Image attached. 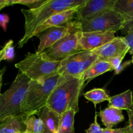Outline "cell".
<instances>
[{"label":"cell","instance_id":"obj_1","mask_svg":"<svg viewBox=\"0 0 133 133\" xmlns=\"http://www.w3.org/2000/svg\"><path fill=\"white\" fill-rule=\"evenodd\" d=\"M87 0H46L38 8L22 9L24 17V35L18 41V45L22 48L30 38L33 37L35 31L54 14L64 10L79 7Z\"/></svg>","mask_w":133,"mask_h":133},{"label":"cell","instance_id":"obj_2","mask_svg":"<svg viewBox=\"0 0 133 133\" xmlns=\"http://www.w3.org/2000/svg\"><path fill=\"white\" fill-rule=\"evenodd\" d=\"M85 85V82L81 77L61 75L46 107L59 116L70 109L78 113L79 97Z\"/></svg>","mask_w":133,"mask_h":133},{"label":"cell","instance_id":"obj_3","mask_svg":"<svg viewBox=\"0 0 133 133\" xmlns=\"http://www.w3.org/2000/svg\"><path fill=\"white\" fill-rule=\"evenodd\" d=\"M61 75H56L43 81H31L26 97L21 107V113L29 117L38 115L40 110L46 106L47 101L57 85Z\"/></svg>","mask_w":133,"mask_h":133},{"label":"cell","instance_id":"obj_4","mask_svg":"<svg viewBox=\"0 0 133 133\" xmlns=\"http://www.w3.org/2000/svg\"><path fill=\"white\" fill-rule=\"evenodd\" d=\"M61 61H53L48 58L43 52L28 53L25 58L15 64L19 71L31 81H43L59 71Z\"/></svg>","mask_w":133,"mask_h":133},{"label":"cell","instance_id":"obj_5","mask_svg":"<svg viewBox=\"0 0 133 133\" xmlns=\"http://www.w3.org/2000/svg\"><path fill=\"white\" fill-rule=\"evenodd\" d=\"M30 79L18 71L11 85L0 94V122L21 113V107L26 97Z\"/></svg>","mask_w":133,"mask_h":133},{"label":"cell","instance_id":"obj_6","mask_svg":"<svg viewBox=\"0 0 133 133\" xmlns=\"http://www.w3.org/2000/svg\"><path fill=\"white\" fill-rule=\"evenodd\" d=\"M82 32H115L123 29L126 20L113 9L106 10L95 18L80 21Z\"/></svg>","mask_w":133,"mask_h":133},{"label":"cell","instance_id":"obj_7","mask_svg":"<svg viewBox=\"0 0 133 133\" xmlns=\"http://www.w3.org/2000/svg\"><path fill=\"white\" fill-rule=\"evenodd\" d=\"M82 32L80 22L78 21V24L72 31L44 50L43 53L53 61H62L71 55L82 51L79 46V40Z\"/></svg>","mask_w":133,"mask_h":133},{"label":"cell","instance_id":"obj_8","mask_svg":"<svg viewBox=\"0 0 133 133\" xmlns=\"http://www.w3.org/2000/svg\"><path fill=\"white\" fill-rule=\"evenodd\" d=\"M98 60L93 51H82L61 61L58 74L61 76L81 77Z\"/></svg>","mask_w":133,"mask_h":133},{"label":"cell","instance_id":"obj_9","mask_svg":"<svg viewBox=\"0 0 133 133\" xmlns=\"http://www.w3.org/2000/svg\"><path fill=\"white\" fill-rule=\"evenodd\" d=\"M78 21L76 19L63 25L50 27L45 31L35 35V36H37L39 39V44L36 52L42 53L65 37L74 29L78 24Z\"/></svg>","mask_w":133,"mask_h":133},{"label":"cell","instance_id":"obj_10","mask_svg":"<svg viewBox=\"0 0 133 133\" xmlns=\"http://www.w3.org/2000/svg\"><path fill=\"white\" fill-rule=\"evenodd\" d=\"M116 0H87L78 8L75 19L87 20L95 18L106 10L113 9Z\"/></svg>","mask_w":133,"mask_h":133},{"label":"cell","instance_id":"obj_11","mask_svg":"<svg viewBox=\"0 0 133 133\" xmlns=\"http://www.w3.org/2000/svg\"><path fill=\"white\" fill-rule=\"evenodd\" d=\"M115 32H82L79 40L81 51H92L116 38Z\"/></svg>","mask_w":133,"mask_h":133},{"label":"cell","instance_id":"obj_12","mask_svg":"<svg viewBox=\"0 0 133 133\" xmlns=\"http://www.w3.org/2000/svg\"><path fill=\"white\" fill-rule=\"evenodd\" d=\"M92 51L97 56L98 60L108 62L117 56L129 53V48L122 36H116L112 41Z\"/></svg>","mask_w":133,"mask_h":133},{"label":"cell","instance_id":"obj_13","mask_svg":"<svg viewBox=\"0 0 133 133\" xmlns=\"http://www.w3.org/2000/svg\"><path fill=\"white\" fill-rule=\"evenodd\" d=\"M78 8V7H76L64 10V11L60 12L57 13L51 16L35 31L33 36L45 31L46 29L50 28V27L63 25L71 22L72 19L76 18V14Z\"/></svg>","mask_w":133,"mask_h":133},{"label":"cell","instance_id":"obj_14","mask_svg":"<svg viewBox=\"0 0 133 133\" xmlns=\"http://www.w3.org/2000/svg\"><path fill=\"white\" fill-rule=\"evenodd\" d=\"M28 118L23 113L5 118L0 122V133H23Z\"/></svg>","mask_w":133,"mask_h":133},{"label":"cell","instance_id":"obj_15","mask_svg":"<svg viewBox=\"0 0 133 133\" xmlns=\"http://www.w3.org/2000/svg\"><path fill=\"white\" fill-rule=\"evenodd\" d=\"M39 119L44 123V133H55L57 132L60 116L58 114L50 110L47 107L43 108L38 114Z\"/></svg>","mask_w":133,"mask_h":133},{"label":"cell","instance_id":"obj_16","mask_svg":"<svg viewBox=\"0 0 133 133\" xmlns=\"http://www.w3.org/2000/svg\"><path fill=\"white\" fill-rule=\"evenodd\" d=\"M98 115L107 129H112L113 126L125 120L122 110L108 106L104 110H100Z\"/></svg>","mask_w":133,"mask_h":133},{"label":"cell","instance_id":"obj_17","mask_svg":"<svg viewBox=\"0 0 133 133\" xmlns=\"http://www.w3.org/2000/svg\"><path fill=\"white\" fill-rule=\"evenodd\" d=\"M108 101V107L123 110H129L133 107L132 91L128 90L125 92L110 97Z\"/></svg>","mask_w":133,"mask_h":133},{"label":"cell","instance_id":"obj_18","mask_svg":"<svg viewBox=\"0 0 133 133\" xmlns=\"http://www.w3.org/2000/svg\"><path fill=\"white\" fill-rule=\"evenodd\" d=\"M112 70L113 68L109 62L107 61L97 60L87 71H85L81 75V78L86 83L87 81L89 82L96 77Z\"/></svg>","mask_w":133,"mask_h":133},{"label":"cell","instance_id":"obj_19","mask_svg":"<svg viewBox=\"0 0 133 133\" xmlns=\"http://www.w3.org/2000/svg\"><path fill=\"white\" fill-rule=\"evenodd\" d=\"M76 114L74 110L70 109L61 114L57 133H75L74 125Z\"/></svg>","mask_w":133,"mask_h":133},{"label":"cell","instance_id":"obj_20","mask_svg":"<svg viewBox=\"0 0 133 133\" xmlns=\"http://www.w3.org/2000/svg\"><path fill=\"white\" fill-rule=\"evenodd\" d=\"M113 9L122 15L126 22L133 18V0H116Z\"/></svg>","mask_w":133,"mask_h":133},{"label":"cell","instance_id":"obj_21","mask_svg":"<svg viewBox=\"0 0 133 133\" xmlns=\"http://www.w3.org/2000/svg\"><path fill=\"white\" fill-rule=\"evenodd\" d=\"M83 97L88 101H91L96 107L97 104L108 101L110 96L108 92L103 88H94L83 94Z\"/></svg>","mask_w":133,"mask_h":133},{"label":"cell","instance_id":"obj_22","mask_svg":"<svg viewBox=\"0 0 133 133\" xmlns=\"http://www.w3.org/2000/svg\"><path fill=\"white\" fill-rule=\"evenodd\" d=\"M44 123L35 115L29 117L26 122V130L23 133H44Z\"/></svg>","mask_w":133,"mask_h":133},{"label":"cell","instance_id":"obj_23","mask_svg":"<svg viewBox=\"0 0 133 133\" xmlns=\"http://www.w3.org/2000/svg\"><path fill=\"white\" fill-rule=\"evenodd\" d=\"M14 55L13 40H9L0 51V62L2 61H12L14 58Z\"/></svg>","mask_w":133,"mask_h":133},{"label":"cell","instance_id":"obj_24","mask_svg":"<svg viewBox=\"0 0 133 133\" xmlns=\"http://www.w3.org/2000/svg\"><path fill=\"white\" fill-rule=\"evenodd\" d=\"M46 1V0H11V5L14 4H20L26 5L29 9H33L40 6Z\"/></svg>","mask_w":133,"mask_h":133},{"label":"cell","instance_id":"obj_25","mask_svg":"<svg viewBox=\"0 0 133 133\" xmlns=\"http://www.w3.org/2000/svg\"><path fill=\"white\" fill-rule=\"evenodd\" d=\"M97 113L95 114L93 123H91L89 127L86 130V133H102V129L97 122Z\"/></svg>","mask_w":133,"mask_h":133},{"label":"cell","instance_id":"obj_26","mask_svg":"<svg viewBox=\"0 0 133 133\" xmlns=\"http://www.w3.org/2000/svg\"><path fill=\"white\" fill-rule=\"evenodd\" d=\"M126 55V54H122L121 55L117 56V57H115V58H112L110 61H108V62L110 64L111 66H112V68H113V70H116V69L121 65V64L123 62V60L124 59V58H125Z\"/></svg>","mask_w":133,"mask_h":133},{"label":"cell","instance_id":"obj_27","mask_svg":"<svg viewBox=\"0 0 133 133\" xmlns=\"http://www.w3.org/2000/svg\"><path fill=\"white\" fill-rule=\"evenodd\" d=\"M129 121L128 123L125 126L126 133H133V107L130 110H127Z\"/></svg>","mask_w":133,"mask_h":133},{"label":"cell","instance_id":"obj_28","mask_svg":"<svg viewBox=\"0 0 133 133\" xmlns=\"http://www.w3.org/2000/svg\"><path fill=\"white\" fill-rule=\"evenodd\" d=\"M122 37L128 48H129V53H130L133 50V31L128 32L125 36H122Z\"/></svg>","mask_w":133,"mask_h":133},{"label":"cell","instance_id":"obj_29","mask_svg":"<svg viewBox=\"0 0 133 133\" xmlns=\"http://www.w3.org/2000/svg\"><path fill=\"white\" fill-rule=\"evenodd\" d=\"M10 18L7 14H0V27L4 31H7V25L9 23Z\"/></svg>","mask_w":133,"mask_h":133},{"label":"cell","instance_id":"obj_30","mask_svg":"<svg viewBox=\"0 0 133 133\" xmlns=\"http://www.w3.org/2000/svg\"><path fill=\"white\" fill-rule=\"evenodd\" d=\"M131 64H132V61H125V62H122V63L121 64V65H120V66L116 69V70H114L115 74H116V75H118V74H119L121 71H123L126 68H127L128 66H130Z\"/></svg>","mask_w":133,"mask_h":133},{"label":"cell","instance_id":"obj_31","mask_svg":"<svg viewBox=\"0 0 133 133\" xmlns=\"http://www.w3.org/2000/svg\"><path fill=\"white\" fill-rule=\"evenodd\" d=\"M102 133H126L125 127L119 129H102Z\"/></svg>","mask_w":133,"mask_h":133},{"label":"cell","instance_id":"obj_32","mask_svg":"<svg viewBox=\"0 0 133 133\" xmlns=\"http://www.w3.org/2000/svg\"><path fill=\"white\" fill-rule=\"evenodd\" d=\"M121 31H122V32L125 34L128 33L129 32H131V31H133V18L131 20L126 22V24L124 26L123 29L121 30Z\"/></svg>","mask_w":133,"mask_h":133},{"label":"cell","instance_id":"obj_33","mask_svg":"<svg viewBox=\"0 0 133 133\" xmlns=\"http://www.w3.org/2000/svg\"><path fill=\"white\" fill-rule=\"evenodd\" d=\"M11 5V0H0V10Z\"/></svg>","mask_w":133,"mask_h":133},{"label":"cell","instance_id":"obj_34","mask_svg":"<svg viewBox=\"0 0 133 133\" xmlns=\"http://www.w3.org/2000/svg\"><path fill=\"white\" fill-rule=\"evenodd\" d=\"M5 71H6V67H4L1 70H0V94H1V88L2 87V83H3V77L4 74H5Z\"/></svg>","mask_w":133,"mask_h":133},{"label":"cell","instance_id":"obj_35","mask_svg":"<svg viewBox=\"0 0 133 133\" xmlns=\"http://www.w3.org/2000/svg\"><path fill=\"white\" fill-rule=\"evenodd\" d=\"M129 53H130V54L132 55V60H131V61H132V63L133 64V50L132 51H130Z\"/></svg>","mask_w":133,"mask_h":133},{"label":"cell","instance_id":"obj_36","mask_svg":"<svg viewBox=\"0 0 133 133\" xmlns=\"http://www.w3.org/2000/svg\"><path fill=\"white\" fill-rule=\"evenodd\" d=\"M55 133H57V132H55Z\"/></svg>","mask_w":133,"mask_h":133}]
</instances>
